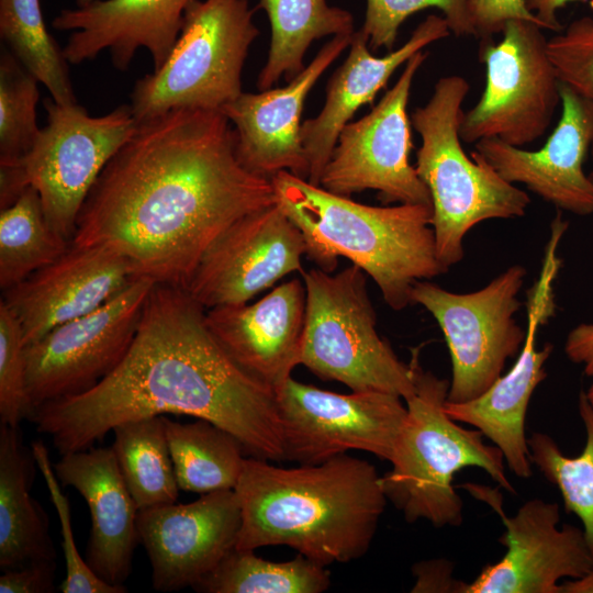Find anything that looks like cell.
<instances>
[{
  "label": "cell",
  "instance_id": "bcb514c9",
  "mask_svg": "<svg viewBox=\"0 0 593 593\" xmlns=\"http://www.w3.org/2000/svg\"><path fill=\"white\" fill-rule=\"evenodd\" d=\"M75 1H76L77 7H86L90 4L91 2H93L94 0H75Z\"/></svg>",
  "mask_w": 593,
  "mask_h": 593
},
{
  "label": "cell",
  "instance_id": "5b68a950",
  "mask_svg": "<svg viewBox=\"0 0 593 593\" xmlns=\"http://www.w3.org/2000/svg\"><path fill=\"white\" fill-rule=\"evenodd\" d=\"M415 391L405 401L406 416L390 462L381 475L384 495L409 523L425 519L437 528L458 527L463 502L452 485L456 472L477 467L501 488L515 493L505 474L504 456L482 439L478 429H467L445 411L449 381L424 370L415 350L410 362Z\"/></svg>",
  "mask_w": 593,
  "mask_h": 593
},
{
  "label": "cell",
  "instance_id": "6da1fadb",
  "mask_svg": "<svg viewBox=\"0 0 593 593\" xmlns=\"http://www.w3.org/2000/svg\"><path fill=\"white\" fill-rule=\"evenodd\" d=\"M276 203L271 179L239 163L221 111L175 109L137 123L93 184L71 244L105 248L136 277L187 289L232 224Z\"/></svg>",
  "mask_w": 593,
  "mask_h": 593
},
{
  "label": "cell",
  "instance_id": "f546056e",
  "mask_svg": "<svg viewBox=\"0 0 593 593\" xmlns=\"http://www.w3.org/2000/svg\"><path fill=\"white\" fill-rule=\"evenodd\" d=\"M331 585V573L302 555L270 561L254 550L234 548L192 586L202 593H321Z\"/></svg>",
  "mask_w": 593,
  "mask_h": 593
},
{
  "label": "cell",
  "instance_id": "60d3db41",
  "mask_svg": "<svg viewBox=\"0 0 593 593\" xmlns=\"http://www.w3.org/2000/svg\"><path fill=\"white\" fill-rule=\"evenodd\" d=\"M415 584L411 592H456L461 593L463 582L451 577V566L446 560L421 561L413 567Z\"/></svg>",
  "mask_w": 593,
  "mask_h": 593
},
{
  "label": "cell",
  "instance_id": "7dc6e473",
  "mask_svg": "<svg viewBox=\"0 0 593 593\" xmlns=\"http://www.w3.org/2000/svg\"><path fill=\"white\" fill-rule=\"evenodd\" d=\"M590 154H591V158H592V163H593V143H592V145H591ZM589 177H590L591 181L593 182V169H592V171L589 174Z\"/></svg>",
  "mask_w": 593,
  "mask_h": 593
},
{
  "label": "cell",
  "instance_id": "4316f807",
  "mask_svg": "<svg viewBox=\"0 0 593 593\" xmlns=\"http://www.w3.org/2000/svg\"><path fill=\"white\" fill-rule=\"evenodd\" d=\"M271 30L268 57L257 79L266 90L283 77L292 80L304 69L310 45L325 36L351 35L354 18L348 10L329 5L326 0H259Z\"/></svg>",
  "mask_w": 593,
  "mask_h": 593
},
{
  "label": "cell",
  "instance_id": "4fadbf2b",
  "mask_svg": "<svg viewBox=\"0 0 593 593\" xmlns=\"http://www.w3.org/2000/svg\"><path fill=\"white\" fill-rule=\"evenodd\" d=\"M283 460L315 465L350 450L390 461L404 418L402 398L384 392L349 394L289 378L276 392Z\"/></svg>",
  "mask_w": 593,
  "mask_h": 593
},
{
  "label": "cell",
  "instance_id": "7402d4cb",
  "mask_svg": "<svg viewBox=\"0 0 593 593\" xmlns=\"http://www.w3.org/2000/svg\"><path fill=\"white\" fill-rule=\"evenodd\" d=\"M305 303L304 283L292 279L255 303L208 309L205 322L231 359L276 392L301 365Z\"/></svg>",
  "mask_w": 593,
  "mask_h": 593
},
{
  "label": "cell",
  "instance_id": "1f68e13d",
  "mask_svg": "<svg viewBox=\"0 0 593 593\" xmlns=\"http://www.w3.org/2000/svg\"><path fill=\"white\" fill-rule=\"evenodd\" d=\"M0 36L54 101L77 103L69 63L48 32L40 0H0Z\"/></svg>",
  "mask_w": 593,
  "mask_h": 593
},
{
  "label": "cell",
  "instance_id": "9c48e42d",
  "mask_svg": "<svg viewBox=\"0 0 593 593\" xmlns=\"http://www.w3.org/2000/svg\"><path fill=\"white\" fill-rule=\"evenodd\" d=\"M46 125L31 149L9 163L40 194L55 232L71 243L81 208L98 177L136 130L131 105L90 116L78 103L45 99Z\"/></svg>",
  "mask_w": 593,
  "mask_h": 593
},
{
  "label": "cell",
  "instance_id": "9a60e30c",
  "mask_svg": "<svg viewBox=\"0 0 593 593\" xmlns=\"http://www.w3.org/2000/svg\"><path fill=\"white\" fill-rule=\"evenodd\" d=\"M567 228L568 222L558 212L550 225L539 276L528 291L526 337L514 366L480 396L463 403L446 401L444 405L454 421L469 424L489 438L502 451L510 470L523 479L532 475L525 434L527 409L534 391L547 377L545 365L553 350L551 344L538 349L537 334L555 314L553 282L562 265L557 250Z\"/></svg>",
  "mask_w": 593,
  "mask_h": 593
},
{
  "label": "cell",
  "instance_id": "b9f144b4",
  "mask_svg": "<svg viewBox=\"0 0 593 593\" xmlns=\"http://www.w3.org/2000/svg\"><path fill=\"white\" fill-rule=\"evenodd\" d=\"M564 353L570 361L583 366L588 377H593V323H581L569 332Z\"/></svg>",
  "mask_w": 593,
  "mask_h": 593
},
{
  "label": "cell",
  "instance_id": "484cf974",
  "mask_svg": "<svg viewBox=\"0 0 593 593\" xmlns=\"http://www.w3.org/2000/svg\"><path fill=\"white\" fill-rule=\"evenodd\" d=\"M35 459L18 427L0 423V567L56 561L48 517L31 493Z\"/></svg>",
  "mask_w": 593,
  "mask_h": 593
},
{
  "label": "cell",
  "instance_id": "8992f818",
  "mask_svg": "<svg viewBox=\"0 0 593 593\" xmlns=\"http://www.w3.org/2000/svg\"><path fill=\"white\" fill-rule=\"evenodd\" d=\"M469 82L459 75L437 80L429 100L411 114L422 143L415 170L429 190L438 261L446 271L465 256L463 238L477 224L525 215L529 195L504 180L475 150L461 145L462 103Z\"/></svg>",
  "mask_w": 593,
  "mask_h": 593
},
{
  "label": "cell",
  "instance_id": "4dcf8cb0",
  "mask_svg": "<svg viewBox=\"0 0 593 593\" xmlns=\"http://www.w3.org/2000/svg\"><path fill=\"white\" fill-rule=\"evenodd\" d=\"M70 242L49 225L38 192L27 187L0 211V288L18 284L61 256Z\"/></svg>",
  "mask_w": 593,
  "mask_h": 593
},
{
  "label": "cell",
  "instance_id": "7a4b0ae2",
  "mask_svg": "<svg viewBox=\"0 0 593 593\" xmlns=\"http://www.w3.org/2000/svg\"><path fill=\"white\" fill-rule=\"evenodd\" d=\"M164 414L206 419L248 457L283 460L275 392L243 371L187 289L155 283L121 362L91 389L36 407L30 419L60 454L89 449L116 425Z\"/></svg>",
  "mask_w": 593,
  "mask_h": 593
},
{
  "label": "cell",
  "instance_id": "f6af8a7d",
  "mask_svg": "<svg viewBox=\"0 0 593 593\" xmlns=\"http://www.w3.org/2000/svg\"><path fill=\"white\" fill-rule=\"evenodd\" d=\"M585 394H586L588 401L590 402V404L593 407V383L590 385V388L588 389Z\"/></svg>",
  "mask_w": 593,
  "mask_h": 593
},
{
  "label": "cell",
  "instance_id": "30bf717a",
  "mask_svg": "<svg viewBox=\"0 0 593 593\" xmlns=\"http://www.w3.org/2000/svg\"><path fill=\"white\" fill-rule=\"evenodd\" d=\"M542 30L527 20H510L499 43L480 41L485 87L475 105L463 113L462 142L496 138L524 147L548 130L561 104V81Z\"/></svg>",
  "mask_w": 593,
  "mask_h": 593
},
{
  "label": "cell",
  "instance_id": "44dd1931",
  "mask_svg": "<svg viewBox=\"0 0 593 593\" xmlns=\"http://www.w3.org/2000/svg\"><path fill=\"white\" fill-rule=\"evenodd\" d=\"M137 278L121 255L102 247L68 249L49 265L3 291L26 345L66 322L86 315Z\"/></svg>",
  "mask_w": 593,
  "mask_h": 593
},
{
  "label": "cell",
  "instance_id": "f1b7e54d",
  "mask_svg": "<svg viewBox=\"0 0 593 593\" xmlns=\"http://www.w3.org/2000/svg\"><path fill=\"white\" fill-rule=\"evenodd\" d=\"M112 449L138 510L176 503L179 494L165 416L128 421L113 429Z\"/></svg>",
  "mask_w": 593,
  "mask_h": 593
},
{
  "label": "cell",
  "instance_id": "603a6c76",
  "mask_svg": "<svg viewBox=\"0 0 593 593\" xmlns=\"http://www.w3.org/2000/svg\"><path fill=\"white\" fill-rule=\"evenodd\" d=\"M191 0H94L65 9L52 21L58 31H71L64 56L69 64L94 59L108 49L113 66L126 70L138 48H146L157 70L180 34Z\"/></svg>",
  "mask_w": 593,
  "mask_h": 593
},
{
  "label": "cell",
  "instance_id": "d590c367",
  "mask_svg": "<svg viewBox=\"0 0 593 593\" xmlns=\"http://www.w3.org/2000/svg\"><path fill=\"white\" fill-rule=\"evenodd\" d=\"M22 328L9 307L0 301V423L19 427L31 417L27 361Z\"/></svg>",
  "mask_w": 593,
  "mask_h": 593
},
{
  "label": "cell",
  "instance_id": "8d00e7d4",
  "mask_svg": "<svg viewBox=\"0 0 593 593\" xmlns=\"http://www.w3.org/2000/svg\"><path fill=\"white\" fill-rule=\"evenodd\" d=\"M31 451L43 474L52 503L59 517L61 547L66 563V578L60 585L61 592L125 593L127 591L125 586H116L103 581L81 558L72 535L69 502L60 489L47 448L43 441L35 440L32 443Z\"/></svg>",
  "mask_w": 593,
  "mask_h": 593
},
{
  "label": "cell",
  "instance_id": "3957f363",
  "mask_svg": "<svg viewBox=\"0 0 593 593\" xmlns=\"http://www.w3.org/2000/svg\"><path fill=\"white\" fill-rule=\"evenodd\" d=\"M246 457L236 549L287 546L323 566L367 553L385 510L376 467L347 454L293 468Z\"/></svg>",
  "mask_w": 593,
  "mask_h": 593
},
{
  "label": "cell",
  "instance_id": "f35d334b",
  "mask_svg": "<svg viewBox=\"0 0 593 593\" xmlns=\"http://www.w3.org/2000/svg\"><path fill=\"white\" fill-rule=\"evenodd\" d=\"M467 7L474 36L480 41L492 40L502 33L510 20H527L542 27L527 8L526 0H468Z\"/></svg>",
  "mask_w": 593,
  "mask_h": 593
},
{
  "label": "cell",
  "instance_id": "ab89813d",
  "mask_svg": "<svg viewBox=\"0 0 593 593\" xmlns=\"http://www.w3.org/2000/svg\"><path fill=\"white\" fill-rule=\"evenodd\" d=\"M56 561H37L4 570L0 593H51L55 591Z\"/></svg>",
  "mask_w": 593,
  "mask_h": 593
},
{
  "label": "cell",
  "instance_id": "52a82bcc",
  "mask_svg": "<svg viewBox=\"0 0 593 593\" xmlns=\"http://www.w3.org/2000/svg\"><path fill=\"white\" fill-rule=\"evenodd\" d=\"M301 275L306 296L301 365L354 392L410 398L412 367L378 334L365 272L350 265L335 275L320 268Z\"/></svg>",
  "mask_w": 593,
  "mask_h": 593
},
{
  "label": "cell",
  "instance_id": "e0dca14e",
  "mask_svg": "<svg viewBox=\"0 0 593 593\" xmlns=\"http://www.w3.org/2000/svg\"><path fill=\"white\" fill-rule=\"evenodd\" d=\"M486 501L505 526L499 541L506 552L472 582H463L461 593H560L559 580L579 579L593 568L583 528H558V503L532 499L506 516L497 499Z\"/></svg>",
  "mask_w": 593,
  "mask_h": 593
},
{
  "label": "cell",
  "instance_id": "d4e9b609",
  "mask_svg": "<svg viewBox=\"0 0 593 593\" xmlns=\"http://www.w3.org/2000/svg\"><path fill=\"white\" fill-rule=\"evenodd\" d=\"M53 465L64 485L76 489L91 515L87 562L103 581L124 586L139 544L138 508L125 484L112 447L60 455Z\"/></svg>",
  "mask_w": 593,
  "mask_h": 593
},
{
  "label": "cell",
  "instance_id": "7c38bea8",
  "mask_svg": "<svg viewBox=\"0 0 593 593\" xmlns=\"http://www.w3.org/2000/svg\"><path fill=\"white\" fill-rule=\"evenodd\" d=\"M428 56L417 52L372 110L338 135L320 186L345 197L374 190L388 203L432 206L428 188L409 157L413 148L407 103L414 77Z\"/></svg>",
  "mask_w": 593,
  "mask_h": 593
},
{
  "label": "cell",
  "instance_id": "d6a6232c",
  "mask_svg": "<svg viewBox=\"0 0 593 593\" xmlns=\"http://www.w3.org/2000/svg\"><path fill=\"white\" fill-rule=\"evenodd\" d=\"M578 409L586 435L580 455L566 456L552 437L540 432L532 433L527 444L530 461L559 489L564 510L581 519L593 556V407L583 390Z\"/></svg>",
  "mask_w": 593,
  "mask_h": 593
},
{
  "label": "cell",
  "instance_id": "836d02e7",
  "mask_svg": "<svg viewBox=\"0 0 593 593\" xmlns=\"http://www.w3.org/2000/svg\"><path fill=\"white\" fill-rule=\"evenodd\" d=\"M37 78L4 49L0 58V164L14 163L33 146L40 98Z\"/></svg>",
  "mask_w": 593,
  "mask_h": 593
},
{
  "label": "cell",
  "instance_id": "74e56055",
  "mask_svg": "<svg viewBox=\"0 0 593 593\" xmlns=\"http://www.w3.org/2000/svg\"><path fill=\"white\" fill-rule=\"evenodd\" d=\"M561 82L593 104V18H579L547 41Z\"/></svg>",
  "mask_w": 593,
  "mask_h": 593
},
{
  "label": "cell",
  "instance_id": "7bdbcfd3",
  "mask_svg": "<svg viewBox=\"0 0 593 593\" xmlns=\"http://www.w3.org/2000/svg\"><path fill=\"white\" fill-rule=\"evenodd\" d=\"M575 0H526L529 11L539 20L545 30L559 32L562 30L557 11Z\"/></svg>",
  "mask_w": 593,
  "mask_h": 593
},
{
  "label": "cell",
  "instance_id": "d6986e66",
  "mask_svg": "<svg viewBox=\"0 0 593 593\" xmlns=\"http://www.w3.org/2000/svg\"><path fill=\"white\" fill-rule=\"evenodd\" d=\"M351 36L332 37L287 86L242 92L221 110L234 125L236 155L247 170L269 179L288 171L307 180L310 167L301 139L305 99L324 71L349 47Z\"/></svg>",
  "mask_w": 593,
  "mask_h": 593
},
{
  "label": "cell",
  "instance_id": "8fae6325",
  "mask_svg": "<svg viewBox=\"0 0 593 593\" xmlns=\"http://www.w3.org/2000/svg\"><path fill=\"white\" fill-rule=\"evenodd\" d=\"M526 269L513 265L484 288L454 293L426 280L416 281L411 298L437 321L448 346L452 376L447 401L463 403L483 394L501 376L508 358L525 342L514 314L522 303Z\"/></svg>",
  "mask_w": 593,
  "mask_h": 593
},
{
  "label": "cell",
  "instance_id": "cb8c5ba5",
  "mask_svg": "<svg viewBox=\"0 0 593 593\" xmlns=\"http://www.w3.org/2000/svg\"><path fill=\"white\" fill-rule=\"evenodd\" d=\"M450 33L444 16L429 14L401 47L381 57L371 54L368 37L360 29L353 33L347 58L328 80L324 107L301 126L309 182L320 186L339 133L362 105L371 103L387 87L393 72L414 54Z\"/></svg>",
  "mask_w": 593,
  "mask_h": 593
},
{
  "label": "cell",
  "instance_id": "ffe728a7",
  "mask_svg": "<svg viewBox=\"0 0 593 593\" xmlns=\"http://www.w3.org/2000/svg\"><path fill=\"white\" fill-rule=\"evenodd\" d=\"M560 97V119L541 148L528 150L483 138L474 150L507 182L525 184L560 210L590 215L593 182L583 163L593 143V104L563 82Z\"/></svg>",
  "mask_w": 593,
  "mask_h": 593
},
{
  "label": "cell",
  "instance_id": "5bb4252c",
  "mask_svg": "<svg viewBox=\"0 0 593 593\" xmlns=\"http://www.w3.org/2000/svg\"><path fill=\"white\" fill-rule=\"evenodd\" d=\"M154 284L148 278L137 277L97 310L26 345L33 412L44 403L91 389L121 362Z\"/></svg>",
  "mask_w": 593,
  "mask_h": 593
},
{
  "label": "cell",
  "instance_id": "ba28073f",
  "mask_svg": "<svg viewBox=\"0 0 593 593\" xmlns=\"http://www.w3.org/2000/svg\"><path fill=\"white\" fill-rule=\"evenodd\" d=\"M248 0H191L165 63L135 82L137 123L175 109L221 111L242 92V71L259 35Z\"/></svg>",
  "mask_w": 593,
  "mask_h": 593
},
{
  "label": "cell",
  "instance_id": "ee69618b",
  "mask_svg": "<svg viewBox=\"0 0 593 593\" xmlns=\"http://www.w3.org/2000/svg\"><path fill=\"white\" fill-rule=\"evenodd\" d=\"M560 593H593V568L583 577L560 584Z\"/></svg>",
  "mask_w": 593,
  "mask_h": 593
},
{
  "label": "cell",
  "instance_id": "83f0119b",
  "mask_svg": "<svg viewBox=\"0 0 593 593\" xmlns=\"http://www.w3.org/2000/svg\"><path fill=\"white\" fill-rule=\"evenodd\" d=\"M165 425L180 491L199 494L234 490L243 471V444L230 432L206 421Z\"/></svg>",
  "mask_w": 593,
  "mask_h": 593
},
{
  "label": "cell",
  "instance_id": "e575fe53",
  "mask_svg": "<svg viewBox=\"0 0 593 593\" xmlns=\"http://www.w3.org/2000/svg\"><path fill=\"white\" fill-rule=\"evenodd\" d=\"M467 4L468 0H366L360 30L368 37L369 48L391 51L400 26L409 16L435 8L443 12L450 32L456 36H474Z\"/></svg>",
  "mask_w": 593,
  "mask_h": 593
},
{
  "label": "cell",
  "instance_id": "277c9868",
  "mask_svg": "<svg viewBox=\"0 0 593 593\" xmlns=\"http://www.w3.org/2000/svg\"><path fill=\"white\" fill-rule=\"evenodd\" d=\"M277 203L301 231L306 256L333 272L338 257L359 267L395 311L413 304L416 281L447 272L436 254L433 208L372 206L280 171L271 178Z\"/></svg>",
  "mask_w": 593,
  "mask_h": 593
},
{
  "label": "cell",
  "instance_id": "2e32d148",
  "mask_svg": "<svg viewBox=\"0 0 593 593\" xmlns=\"http://www.w3.org/2000/svg\"><path fill=\"white\" fill-rule=\"evenodd\" d=\"M306 245L278 203L232 224L205 251L187 291L205 310L249 302L291 272L302 273Z\"/></svg>",
  "mask_w": 593,
  "mask_h": 593
},
{
  "label": "cell",
  "instance_id": "ac0fdd59",
  "mask_svg": "<svg viewBox=\"0 0 593 593\" xmlns=\"http://www.w3.org/2000/svg\"><path fill=\"white\" fill-rule=\"evenodd\" d=\"M240 506L234 490L202 494L187 503L138 510L137 532L156 591L193 586L237 544Z\"/></svg>",
  "mask_w": 593,
  "mask_h": 593
}]
</instances>
